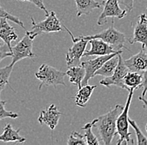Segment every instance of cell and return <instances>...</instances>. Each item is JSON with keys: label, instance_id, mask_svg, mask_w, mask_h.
Returning a JSON list of instances; mask_svg holds the SVG:
<instances>
[{"label": "cell", "instance_id": "cell-1", "mask_svg": "<svg viewBox=\"0 0 147 145\" xmlns=\"http://www.w3.org/2000/svg\"><path fill=\"white\" fill-rule=\"evenodd\" d=\"M124 107L117 104L107 113L93 120V127H96L100 135L101 141L104 144L110 145L116 134V121Z\"/></svg>", "mask_w": 147, "mask_h": 145}, {"label": "cell", "instance_id": "cell-2", "mask_svg": "<svg viewBox=\"0 0 147 145\" xmlns=\"http://www.w3.org/2000/svg\"><path fill=\"white\" fill-rule=\"evenodd\" d=\"M31 23L33 25L32 29L26 32L32 39H34L37 36L49 34L53 32H60L63 29V26L58 18L55 11H50L46 15V18L40 22L36 23L34 18L31 17Z\"/></svg>", "mask_w": 147, "mask_h": 145}, {"label": "cell", "instance_id": "cell-3", "mask_svg": "<svg viewBox=\"0 0 147 145\" xmlns=\"http://www.w3.org/2000/svg\"><path fill=\"white\" fill-rule=\"evenodd\" d=\"M134 89L129 90V95L125 106L119 113L116 121V134L119 135V139L117 141V144H129V143L135 144L134 140L131 139L130 133L129 132V110L131 104V101L134 95Z\"/></svg>", "mask_w": 147, "mask_h": 145}, {"label": "cell", "instance_id": "cell-4", "mask_svg": "<svg viewBox=\"0 0 147 145\" xmlns=\"http://www.w3.org/2000/svg\"><path fill=\"white\" fill-rule=\"evenodd\" d=\"M65 76L66 72L57 70L48 64H42L35 73L36 78L40 81L38 90H41L43 86H53L55 87L58 85L65 86Z\"/></svg>", "mask_w": 147, "mask_h": 145}, {"label": "cell", "instance_id": "cell-5", "mask_svg": "<svg viewBox=\"0 0 147 145\" xmlns=\"http://www.w3.org/2000/svg\"><path fill=\"white\" fill-rule=\"evenodd\" d=\"M114 23H115L114 18H112L111 25L108 29L103 30L100 33L95 34V35H88V36L83 35V37L88 40L92 39H100L112 46L115 51L122 50V48L127 49V47H125V44L126 42V37L125 35V34H123L122 32H120L115 28Z\"/></svg>", "mask_w": 147, "mask_h": 145}, {"label": "cell", "instance_id": "cell-6", "mask_svg": "<svg viewBox=\"0 0 147 145\" xmlns=\"http://www.w3.org/2000/svg\"><path fill=\"white\" fill-rule=\"evenodd\" d=\"M64 29L67 30V32L71 36L72 41H73V46L69 49V50L66 53V64L68 68L72 67V66H77L81 65V58L83 57V54L85 51L87 44L89 43V40L84 39L83 35L79 37H74L72 35V33L69 31V29L63 26Z\"/></svg>", "mask_w": 147, "mask_h": 145}, {"label": "cell", "instance_id": "cell-7", "mask_svg": "<svg viewBox=\"0 0 147 145\" xmlns=\"http://www.w3.org/2000/svg\"><path fill=\"white\" fill-rule=\"evenodd\" d=\"M33 40L30 37L25 34L23 39L18 41L16 46H12V62L11 65H14V64L18 62L21 60L29 58L33 59L36 55L33 52Z\"/></svg>", "mask_w": 147, "mask_h": 145}, {"label": "cell", "instance_id": "cell-8", "mask_svg": "<svg viewBox=\"0 0 147 145\" xmlns=\"http://www.w3.org/2000/svg\"><path fill=\"white\" fill-rule=\"evenodd\" d=\"M103 10L98 18L97 25L103 26L107 23V18H123L127 14L125 9H120L118 0H105L101 3Z\"/></svg>", "mask_w": 147, "mask_h": 145}, {"label": "cell", "instance_id": "cell-9", "mask_svg": "<svg viewBox=\"0 0 147 145\" xmlns=\"http://www.w3.org/2000/svg\"><path fill=\"white\" fill-rule=\"evenodd\" d=\"M129 71V68L125 64L121 54L119 55V62L117 65L116 69L115 70V72L112 76H107L101 80L100 83L102 86L110 87V86H117L122 89H126V86L124 83V78L126 76V74Z\"/></svg>", "mask_w": 147, "mask_h": 145}, {"label": "cell", "instance_id": "cell-10", "mask_svg": "<svg viewBox=\"0 0 147 145\" xmlns=\"http://www.w3.org/2000/svg\"><path fill=\"white\" fill-rule=\"evenodd\" d=\"M122 52H123L122 50H119L113 54L99 55L98 57H96L94 59H91V60L81 62V65L84 66V68L85 70V76H84V78L82 82V86L88 84L89 81L94 76V73L100 68L105 61H107L110 58H112L117 54H121Z\"/></svg>", "mask_w": 147, "mask_h": 145}, {"label": "cell", "instance_id": "cell-11", "mask_svg": "<svg viewBox=\"0 0 147 145\" xmlns=\"http://www.w3.org/2000/svg\"><path fill=\"white\" fill-rule=\"evenodd\" d=\"M129 42V44L140 43L147 51V16L146 14H142L138 17L134 25L133 37Z\"/></svg>", "mask_w": 147, "mask_h": 145}, {"label": "cell", "instance_id": "cell-12", "mask_svg": "<svg viewBox=\"0 0 147 145\" xmlns=\"http://www.w3.org/2000/svg\"><path fill=\"white\" fill-rule=\"evenodd\" d=\"M61 116V112L57 108L55 104H51L49 108L45 110H42L39 117L38 118V121L40 124H45L51 130H55L59 118Z\"/></svg>", "mask_w": 147, "mask_h": 145}, {"label": "cell", "instance_id": "cell-13", "mask_svg": "<svg viewBox=\"0 0 147 145\" xmlns=\"http://www.w3.org/2000/svg\"><path fill=\"white\" fill-rule=\"evenodd\" d=\"M130 71L142 73L147 69V51L146 48L141 47L137 54H134L127 60L124 61Z\"/></svg>", "mask_w": 147, "mask_h": 145}, {"label": "cell", "instance_id": "cell-14", "mask_svg": "<svg viewBox=\"0 0 147 145\" xmlns=\"http://www.w3.org/2000/svg\"><path fill=\"white\" fill-rule=\"evenodd\" d=\"M89 43L90 44L91 48L90 50L84 51L83 57H88L93 55H105L117 52L110 45L100 39H92L89 40Z\"/></svg>", "mask_w": 147, "mask_h": 145}, {"label": "cell", "instance_id": "cell-15", "mask_svg": "<svg viewBox=\"0 0 147 145\" xmlns=\"http://www.w3.org/2000/svg\"><path fill=\"white\" fill-rule=\"evenodd\" d=\"M8 20L9 19L6 18H0V39L3 41V43L8 45L11 50V42L18 40V36L14 28L9 25Z\"/></svg>", "mask_w": 147, "mask_h": 145}, {"label": "cell", "instance_id": "cell-16", "mask_svg": "<svg viewBox=\"0 0 147 145\" xmlns=\"http://www.w3.org/2000/svg\"><path fill=\"white\" fill-rule=\"evenodd\" d=\"M77 9V17L90 14L94 9H100L102 4L96 0H74Z\"/></svg>", "mask_w": 147, "mask_h": 145}, {"label": "cell", "instance_id": "cell-17", "mask_svg": "<svg viewBox=\"0 0 147 145\" xmlns=\"http://www.w3.org/2000/svg\"><path fill=\"white\" fill-rule=\"evenodd\" d=\"M20 129L15 130L11 124H6L3 129V133L0 135V141L3 143H24L26 141V138L19 134Z\"/></svg>", "mask_w": 147, "mask_h": 145}, {"label": "cell", "instance_id": "cell-18", "mask_svg": "<svg viewBox=\"0 0 147 145\" xmlns=\"http://www.w3.org/2000/svg\"><path fill=\"white\" fill-rule=\"evenodd\" d=\"M96 88V86H90V85H84L82 86L80 88H79V91H77L75 97H74V102L77 106L80 108H85L87 102L91 97L94 90Z\"/></svg>", "mask_w": 147, "mask_h": 145}, {"label": "cell", "instance_id": "cell-19", "mask_svg": "<svg viewBox=\"0 0 147 145\" xmlns=\"http://www.w3.org/2000/svg\"><path fill=\"white\" fill-rule=\"evenodd\" d=\"M66 76H69V82L75 85L78 88L82 86V82L85 76V70L82 65L69 67L66 71Z\"/></svg>", "mask_w": 147, "mask_h": 145}, {"label": "cell", "instance_id": "cell-20", "mask_svg": "<svg viewBox=\"0 0 147 145\" xmlns=\"http://www.w3.org/2000/svg\"><path fill=\"white\" fill-rule=\"evenodd\" d=\"M143 76L142 73L136 71H129L124 78V83L126 86V90L134 89L137 90L142 87Z\"/></svg>", "mask_w": 147, "mask_h": 145}, {"label": "cell", "instance_id": "cell-21", "mask_svg": "<svg viewBox=\"0 0 147 145\" xmlns=\"http://www.w3.org/2000/svg\"><path fill=\"white\" fill-rule=\"evenodd\" d=\"M119 54H117V55L110 58L107 61H105L100 68L94 73V76H103L105 77H107V76H112L113 73L115 72V70L117 67V65L119 62Z\"/></svg>", "mask_w": 147, "mask_h": 145}, {"label": "cell", "instance_id": "cell-22", "mask_svg": "<svg viewBox=\"0 0 147 145\" xmlns=\"http://www.w3.org/2000/svg\"><path fill=\"white\" fill-rule=\"evenodd\" d=\"M13 65L9 64L4 67H0V94L1 91L5 88L7 85H9V78L13 71Z\"/></svg>", "mask_w": 147, "mask_h": 145}, {"label": "cell", "instance_id": "cell-23", "mask_svg": "<svg viewBox=\"0 0 147 145\" xmlns=\"http://www.w3.org/2000/svg\"><path fill=\"white\" fill-rule=\"evenodd\" d=\"M93 124H94V123H93V121H92V122H90V123H86L84 126H83V127H81V129L84 131V138H85V140H86L87 144H89V145L100 144V141H99L98 138L95 136V135L93 133V132H92Z\"/></svg>", "mask_w": 147, "mask_h": 145}, {"label": "cell", "instance_id": "cell-24", "mask_svg": "<svg viewBox=\"0 0 147 145\" xmlns=\"http://www.w3.org/2000/svg\"><path fill=\"white\" fill-rule=\"evenodd\" d=\"M67 144L68 145H86V140L84 138V136L76 132L73 131L70 135L69 137V139L67 141Z\"/></svg>", "mask_w": 147, "mask_h": 145}, {"label": "cell", "instance_id": "cell-25", "mask_svg": "<svg viewBox=\"0 0 147 145\" xmlns=\"http://www.w3.org/2000/svg\"><path fill=\"white\" fill-rule=\"evenodd\" d=\"M129 123L131 127L134 128L135 132H136V138H137V144H145L147 145V137H146L143 133L141 132V130L140 129V127H138L137 123L135 120L133 119H130L129 118Z\"/></svg>", "mask_w": 147, "mask_h": 145}, {"label": "cell", "instance_id": "cell-26", "mask_svg": "<svg viewBox=\"0 0 147 145\" xmlns=\"http://www.w3.org/2000/svg\"><path fill=\"white\" fill-rule=\"evenodd\" d=\"M6 103H7V101H3L0 99V120L5 119V118H12V119L18 118V113L12 112V111H8L5 109Z\"/></svg>", "mask_w": 147, "mask_h": 145}, {"label": "cell", "instance_id": "cell-27", "mask_svg": "<svg viewBox=\"0 0 147 145\" xmlns=\"http://www.w3.org/2000/svg\"><path fill=\"white\" fill-rule=\"evenodd\" d=\"M0 18H6L7 19H9L10 21H12V22H13L14 24H16V25H18L19 26H21L22 28H24V23L19 19V18L17 17V16H14V15H13V14H9L8 13L5 9H3L2 6H1V4H0Z\"/></svg>", "mask_w": 147, "mask_h": 145}, {"label": "cell", "instance_id": "cell-28", "mask_svg": "<svg viewBox=\"0 0 147 145\" xmlns=\"http://www.w3.org/2000/svg\"><path fill=\"white\" fill-rule=\"evenodd\" d=\"M10 56H12V52H11L10 48L5 43L2 44L1 39H0V61Z\"/></svg>", "mask_w": 147, "mask_h": 145}, {"label": "cell", "instance_id": "cell-29", "mask_svg": "<svg viewBox=\"0 0 147 145\" xmlns=\"http://www.w3.org/2000/svg\"><path fill=\"white\" fill-rule=\"evenodd\" d=\"M18 1H21V2H29V3H32L33 4H34L36 7H38V9H40L41 10L45 11V14L47 15L49 14V11L46 9L45 5L44 3V1L43 0H18Z\"/></svg>", "mask_w": 147, "mask_h": 145}, {"label": "cell", "instance_id": "cell-30", "mask_svg": "<svg viewBox=\"0 0 147 145\" xmlns=\"http://www.w3.org/2000/svg\"><path fill=\"white\" fill-rule=\"evenodd\" d=\"M118 2L127 12H130L134 8V0H118Z\"/></svg>", "mask_w": 147, "mask_h": 145}, {"label": "cell", "instance_id": "cell-31", "mask_svg": "<svg viewBox=\"0 0 147 145\" xmlns=\"http://www.w3.org/2000/svg\"><path fill=\"white\" fill-rule=\"evenodd\" d=\"M142 76H143V82H142V88H143V91H142V97H145L146 94L147 93V69L142 72Z\"/></svg>", "mask_w": 147, "mask_h": 145}, {"label": "cell", "instance_id": "cell-32", "mask_svg": "<svg viewBox=\"0 0 147 145\" xmlns=\"http://www.w3.org/2000/svg\"><path fill=\"white\" fill-rule=\"evenodd\" d=\"M139 100L143 102V108L147 111V100L145 99V97H142V96H140V97H139Z\"/></svg>", "mask_w": 147, "mask_h": 145}, {"label": "cell", "instance_id": "cell-33", "mask_svg": "<svg viewBox=\"0 0 147 145\" xmlns=\"http://www.w3.org/2000/svg\"><path fill=\"white\" fill-rule=\"evenodd\" d=\"M146 132H147V124H146Z\"/></svg>", "mask_w": 147, "mask_h": 145}, {"label": "cell", "instance_id": "cell-34", "mask_svg": "<svg viewBox=\"0 0 147 145\" xmlns=\"http://www.w3.org/2000/svg\"><path fill=\"white\" fill-rule=\"evenodd\" d=\"M146 11H147V8H146Z\"/></svg>", "mask_w": 147, "mask_h": 145}]
</instances>
